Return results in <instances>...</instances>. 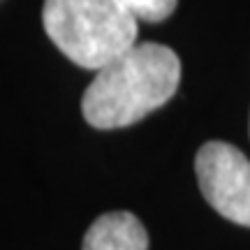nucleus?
Instances as JSON below:
<instances>
[{"mask_svg": "<svg viewBox=\"0 0 250 250\" xmlns=\"http://www.w3.org/2000/svg\"><path fill=\"white\" fill-rule=\"evenodd\" d=\"M202 195L218 213L250 227V160L225 142L204 144L195 158Z\"/></svg>", "mask_w": 250, "mask_h": 250, "instance_id": "obj_3", "label": "nucleus"}, {"mask_svg": "<svg viewBox=\"0 0 250 250\" xmlns=\"http://www.w3.org/2000/svg\"><path fill=\"white\" fill-rule=\"evenodd\" d=\"M137 21L121 0H44L42 7L49 40L72 62L95 72L137 44Z\"/></svg>", "mask_w": 250, "mask_h": 250, "instance_id": "obj_2", "label": "nucleus"}, {"mask_svg": "<svg viewBox=\"0 0 250 250\" xmlns=\"http://www.w3.org/2000/svg\"><path fill=\"white\" fill-rule=\"evenodd\" d=\"M81 250H148V234L137 215L111 211L88 227Z\"/></svg>", "mask_w": 250, "mask_h": 250, "instance_id": "obj_4", "label": "nucleus"}, {"mask_svg": "<svg viewBox=\"0 0 250 250\" xmlns=\"http://www.w3.org/2000/svg\"><path fill=\"white\" fill-rule=\"evenodd\" d=\"M121 2L137 19L151 21V23H158V21L171 17V12L179 5V0H121Z\"/></svg>", "mask_w": 250, "mask_h": 250, "instance_id": "obj_5", "label": "nucleus"}, {"mask_svg": "<svg viewBox=\"0 0 250 250\" xmlns=\"http://www.w3.org/2000/svg\"><path fill=\"white\" fill-rule=\"evenodd\" d=\"M181 61L169 46L137 42L98 70L81 98L86 123L98 130L127 127L174 98Z\"/></svg>", "mask_w": 250, "mask_h": 250, "instance_id": "obj_1", "label": "nucleus"}]
</instances>
